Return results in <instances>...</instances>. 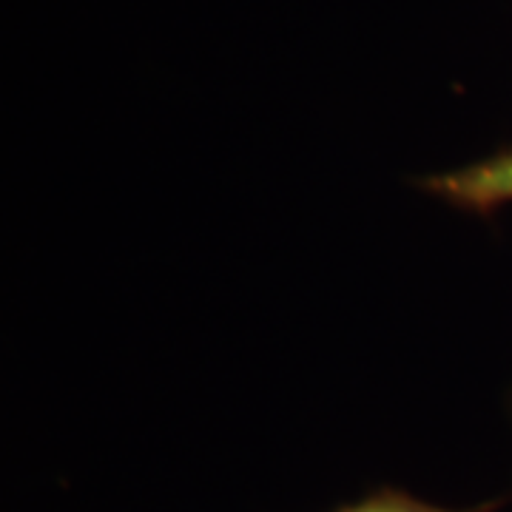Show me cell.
I'll list each match as a JSON object with an SVG mask.
<instances>
[{
    "mask_svg": "<svg viewBox=\"0 0 512 512\" xmlns=\"http://www.w3.org/2000/svg\"><path fill=\"white\" fill-rule=\"evenodd\" d=\"M495 504H478V507H467V510H450V507H439L430 504L424 498L396 490V487H379L373 493L362 495L356 501L342 504L339 510L333 512H493Z\"/></svg>",
    "mask_w": 512,
    "mask_h": 512,
    "instance_id": "2",
    "label": "cell"
},
{
    "mask_svg": "<svg viewBox=\"0 0 512 512\" xmlns=\"http://www.w3.org/2000/svg\"><path fill=\"white\" fill-rule=\"evenodd\" d=\"M421 188L461 211L493 214L504 205H512V148L436 177H424Z\"/></svg>",
    "mask_w": 512,
    "mask_h": 512,
    "instance_id": "1",
    "label": "cell"
},
{
    "mask_svg": "<svg viewBox=\"0 0 512 512\" xmlns=\"http://www.w3.org/2000/svg\"><path fill=\"white\" fill-rule=\"evenodd\" d=\"M510 416H512V399H510Z\"/></svg>",
    "mask_w": 512,
    "mask_h": 512,
    "instance_id": "3",
    "label": "cell"
}]
</instances>
